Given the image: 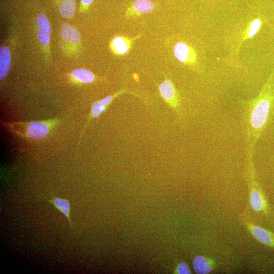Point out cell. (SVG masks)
<instances>
[{
	"instance_id": "obj_1",
	"label": "cell",
	"mask_w": 274,
	"mask_h": 274,
	"mask_svg": "<svg viewBox=\"0 0 274 274\" xmlns=\"http://www.w3.org/2000/svg\"><path fill=\"white\" fill-rule=\"evenodd\" d=\"M246 150L254 151L274 115V72L256 97L242 102Z\"/></svg>"
},
{
	"instance_id": "obj_2",
	"label": "cell",
	"mask_w": 274,
	"mask_h": 274,
	"mask_svg": "<svg viewBox=\"0 0 274 274\" xmlns=\"http://www.w3.org/2000/svg\"><path fill=\"white\" fill-rule=\"evenodd\" d=\"M254 152L247 150L246 177L250 188V203L252 209L263 215L274 229V217L264 192L257 180L253 161Z\"/></svg>"
},
{
	"instance_id": "obj_3",
	"label": "cell",
	"mask_w": 274,
	"mask_h": 274,
	"mask_svg": "<svg viewBox=\"0 0 274 274\" xmlns=\"http://www.w3.org/2000/svg\"><path fill=\"white\" fill-rule=\"evenodd\" d=\"M174 54L178 61L187 66L197 63L198 54L193 47L184 42H179L174 46Z\"/></svg>"
},
{
	"instance_id": "obj_4",
	"label": "cell",
	"mask_w": 274,
	"mask_h": 274,
	"mask_svg": "<svg viewBox=\"0 0 274 274\" xmlns=\"http://www.w3.org/2000/svg\"><path fill=\"white\" fill-rule=\"evenodd\" d=\"M161 97L169 106L178 111L181 107V98L173 82L169 79L164 80L159 87Z\"/></svg>"
},
{
	"instance_id": "obj_5",
	"label": "cell",
	"mask_w": 274,
	"mask_h": 274,
	"mask_svg": "<svg viewBox=\"0 0 274 274\" xmlns=\"http://www.w3.org/2000/svg\"><path fill=\"white\" fill-rule=\"evenodd\" d=\"M244 223L255 239L264 245L274 250V232L248 221H244Z\"/></svg>"
},
{
	"instance_id": "obj_6",
	"label": "cell",
	"mask_w": 274,
	"mask_h": 274,
	"mask_svg": "<svg viewBox=\"0 0 274 274\" xmlns=\"http://www.w3.org/2000/svg\"><path fill=\"white\" fill-rule=\"evenodd\" d=\"M155 9V5L150 0H136L127 9L126 16L127 18L139 17Z\"/></svg>"
},
{
	"instance_id": "obj_7",
	"label": "cell",
	"mask_w": 274,
	"mask_h": 274,
	"mask_svg": "<svg viewBox=\"0 0 274 274\" xmlns=\"http://www.w3.org/2000/svg\"><path fill=\"white\" fill-rule=\"evenodd\" d=\"M141 35L134 38L125 36H116L113 39L111 43V48L117 56H125L129 53L132 48L134 41Z\"/></svg>"
},
{
	"instance_id": "obj_8",
	"label": "cell",
	"mask_w": 274,
	"mask_h": 274,
	"mask_svg": "<svg viewBox=\"0 0 274 274\" xmlns=\"http://www.w3.org/2000/svg\"><path fill=\"white\" fill-rule=\"evenodd\" d=\"M37 24L38 26V38L41 44L47 46L50 41V26L49 22L44 13L38 16Z\"/></svg>"
},
{
	"instance_id": "obj_9",
	"label": "cell",
	"mask_w": 274,
	"mask_h": 274,
	"mask_svg": "<svg viewBox=\"0 0 274 274\" xmlns=\"http://www.w3.org/2000/svg\"><path fill=\"white\" fill-rule=\"evenodd\" d=\"M26 129L27 136L34 140L43 139L49 133L48 126L43 122H30L27 124Z\"/></svg>"
},
{
	"instance_id": "obj_10",
	"label": "cell",
	"mask_w": 274,
	"mask_h": 274,
	"mask_svg": "<svg viewBox=\"0 0 274 274\" xmlns=\"http://www.w3.org/2000/svg\"><path fill=\"white\" fill-rule=\"evenodd\" d=\"M193 267L197 273L209 274L216 268V263L212 258L203 256H197L193 260Z\"/></svg>"
},
{
	"instance_id": "obj_11",
	"label": "cell",
	"mask_w": 274,
	"mask_h": 274,
	"mask_svg": "<svg viewBox=\"0 0 274 274\" xmlns=\"http://www.w3.org/2000/svg\"><path fill=\"white\" fill-rule=\"evenodd\" d=\"M11 66V54L9 49L3 46L0 49V79H4L7 75Z\"/></svg>"
},
{
	"instance_id": "obj_12",
	"label": "cell",
	"mask_w": 274,
	"mask_h": 274,
	"mask_svg": "<svg viewBox=\"0 0 274 274\" xmlns=\"http://www.w3.org/2000/svg\"><path fill=\"white\" fill-rule=\"evenodd\" d=\"M48 202L66 217L68 223L72 227V223L70 218L71 204L69 201L58 197H52Z\"/></svg>"
},
{
	"instance_id": "obj_13",
	"label": "cell",
	"mask_w": 274,
	"mask_h": 274,
	"mask_svg": "<svg viewBox=\"0 0 274 274\" xmlns=\"http://www.w3.org/2000/svg\"><path fill=\"white\" fill-rule=\"evenodd\" d=\"M61 36L67 42L75 44L79 43L81 39V35L75 27L66 23L62 25Z\"/></svg>"
},
{
	"instance_id": "obj_14",
	"label": "cell",
	"mask_w": 274,
	"mask_h": 274,
	"mask_svg": "<svg viewBox=\"0 0 274 274\" xmlns=\"http://www.w3.org/2000/svg\"><path fill=\"white\" fill-rule=\"evenodd\" d=\"M263 24V22L260 18L255 19L249 23L241 36L240 44L255 36L261 29Z\"/></svg>"
},
{
	"instance_id": "obj_15",
	"label": "cell",
	"mask_w": 274,
	"mask_h": 274,
	"mask_svg": "<svg viewBox=\"0 0 274 274\" xmlns=\"http://www.w3.org/2000/svg\"><path fill=\"white\" fill-rule=\"evenodd\" d=\"M75 9V0H63L59 7L61 16L66 19L73 18Z\"/></svg>"
},
{
	"instance_id": "obj_16",
	"label": "cell",
	"mask_w": 274,
	"mask_h": 274,
	"mask_svg": "<svg viewBox=\"0 0 274 274\" xmlns=\"http://www.w3.org/2000/svg\"><path fill=\"white\" fill-rule=\"evenodd\" d=\"M72 75L75 79L84 83H91L95 79L94 75L85 68H77L74 70L72 72Z\"/></svg>"
},
{
	"instance_id": "obj_17",
	"label": "cell",
	"mask_w": 274,
	"mask_h": 274,
	"mask_svg": "<svg viewBox=\"0 0 274 274\" xmlns=\"http://www.w3.org/2000/svg\"><path fill=\"white\" fill-rule=\"evenodd\" d=\"M107 108V106L101 103L99 101L94 103L91 107V112L90 119L98 117L102 113L106 111Z\"/></svg>"
},
{
	"instance_id": "obj_18",
	"label": "cell",
	"mask_w": 274,
	"mask_h": 274,
	"mask_svg": "<svg viewBox=\"0 0 274 274\" xmlns=\"http://www.w3.org/2000/svg\"><path fill=\"white\" fill-rule=\"evenodd\" d=\"M178 274H191V271L188 265L184 263H182L178 265L175 271Z\"/></svg>"
},
{
	"instance_id": "obj_19",
	"label": "cell",
	"mask_w": 274,
	"mask_h": 274,
	"mask_svg": "<svg viewBox=\"0 0 274 274\" xmlns=\"http://www.w3.org/2000/svg\"><path fill=\"white\" fill-rule=\"evenodd\" d=\"M81 1L83 5L85 6H89L93 2L94 0H81Z\"/></svg>"
}]
</instances>
